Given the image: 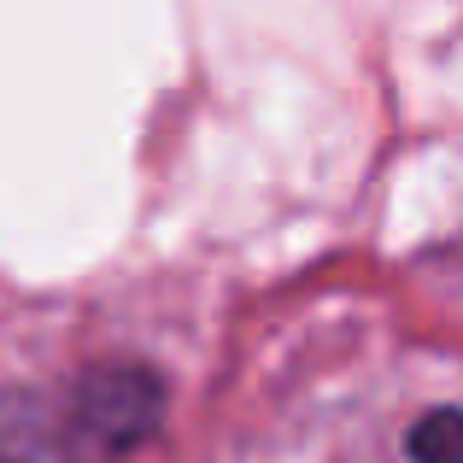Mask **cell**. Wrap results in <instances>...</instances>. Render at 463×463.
Wrapping results in <instances>:
<instances>
[{
  "label": "cell",
  "instance_id": "obj_3",
  "mask_svg": "<svg viewBox=\"0 0 463 463\" xmlns=\"http://www.w3.org/2000/svg\"><path fill=\"white\" fill-rule=\"evenodd\" d=\"M0 463H24V458H18V452H0Z\"/></svg>",
  "mask_w": 463,
  "mask_h": 463
},
{
  "label": "cell",
  "instance_id": "obj_1",
  "mask_svg": "<svg viewBox=\"0 0 463 463\" xmlns=\"http://www.w3.org/2000/svg\"><path fill=\"white\" fill-rule=\"evenodd\" d=\"M158 411H165L158 375L136 370V364H100L71 387L65 434L89 458H124L158 429Z\"/></svg>",
  "mask_w": 463,
  "mask_h": 463
},
{
  "label": "cell",
  "instance_id": "obj_2",
  "mask_svg": "<svg viewBox=\"0 0 463 463\" xmlns=\"http://www.w3.org/2000/svg\"><path fill=\"white\" fill-rule=\"evenodd\" d=\"M411 458L417 463H463V411L458 405H440L411 429Z\"/></svg>",
  "mask_w": 463,
  "mask_h": 463
}]
</instances>
